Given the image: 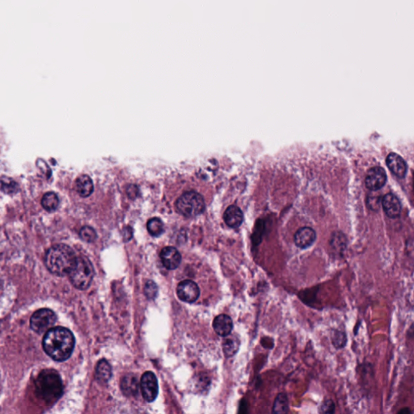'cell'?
<instances>
[{
    "label": "cell",
    "instance_id": "cell-1",
    "mask_svg": "<svg viewBox=\"0 0 414 414\" xmlns=\"http://www.w3.org/2000/svg\"><path fill=\"white\" fill-rule=\"evenodd\" d=\"M75 339L68 329L52 328L45 333L42 346L44 352L57 362H64L71 357L75 348Z\"/></svg>",
    "mask_w": 414,
    "mask_h": 414
},
{
    "label": "cell",
    "instance_id": "cell-2",
    "mask_svg": "<svg viewBox=\"0 0 414 414\" xmlns=\"http://www.w3.org/2000/svg\"><path fill=\"white\" fill-rule=\"evenodd\" d=\"M77 259L78 257L71 247L60 244L54 245L48 249L44 263L51 273L59 277H64L71 273Z\"/></svg>",
    "mask_w": 414,
    "mask_h": 414
},
{
    "label": "cell",
    "instance_id": "cell-3",
    "mask_svg": "<svg viewBox=\"0 0 414 414\" xmlns=\"http://www.w3.org/2000/svg\"><path fill=\"white\" fill-rule=\"evenodd\" d=\"M36 394L45 404L55 403L63 395V381L59 373L55 370H44L40 372L35 382Z\"/></svg>",
    "mask_w": 414,
    "mask_h": 414
},
{
    "label": "cell",
    "instance_id": "cell-4",
    "mask_svg": "<svg viewBox=\"0 0 414 414\" xmlns=\"http://www.w3.org/2000/svg\"><path fill=\"white\" fill-rule=\"evenodd\" d=\"M94 273L95 271L91 261L87 257H79L71 273H69V277L75 288L84 291L91 285Z\"/></svg>",
    "mask_w": 414,
    "mask_h": 414
},
{
    "label": "cell",
    "instance_id": "cell-5",
    "mask_svg": "<svg viewBox=\"0 0 414 414\" xmlns=\"http://www.w3.org/2000/svg\"><path fill=\"white\" fill-rule=\"evenodd\" d=\"M176 210L185 217H195L203 212L205 201L200 194L188 191L182 194L176 202Z\"/></svg>",
    "mask_w": 414,
    "mask_h": 414
},
{
    "label": "cell",
    "instance_id": "cell-6",
    "mask_svg": "<svg viewBox=\"0 0 414 414\" xmlns=\"http://www.w3.org/2000/svg\"><path fill=\"white\" fill-rule=\"evenodd\" d=\"M56 322L57 315L55 311L48 308H42L32 314L30 318V327L36 334H41L52 329Z\"/></svg>",
    "mask_w": 414,
    "mask_h": 414
},
{
    "label": "cell",
    "instance_id": "cell-7",
    "mask_svg": "<svg viewBox=\"0 0 414 414\" xmlns=\"http://www.w3.org/2000/svg\"><path fill=\"white\" fill-rule=\"evenodd\" d=\"M140 388L146 401L152 402L156 400L159 392V385L156 375L152 372H145L142 376Z\"/></svg>",
    "mask_w": 414,
    "mask_h": 414
},
{
    "label": "cell",
    "instance_id": "cell-8",
    "mask_svg": "<svg viewBox=\"0 0 414 414\" xmlns=\"http://www.w3.org/2000/svg\"><path fill=\"white\" fill-rule=\"evenodd\" d=\"M176 294L181 301L192 303L196 302L200 296V289L194 281L184 280L177 286Z\"/></svg>",
    "mask_w": 414,
    "mask_h": 414
},
{
    "label": "cell",
    "instance_id": "cell-9",
    "mask_svg": "<svg viewBox=\"0 0 414 414\" xmlns=\"http://www.w3.org/2000/svg\"><path fill=\"white\" fill-rule=\"evenodd\" d=\"M387 174L384 168L374 167L368 171L366 176V186L371 190H380L386 184Z\"/></svg>",
    "mask_w": 414,
    "mask_h": 414
},
{
    "label": "cell",
    "instance_id": "cell-10",
    "mask_svg": "<svg viewBox=\"0 0 414 414\" xmlns=\"http://www.w3.org/2000/svg\"><path fill=\"white\" fill-rule=\"evenodd\" d=\"M160 259L166 269L173 270L178 268L181 262V255L174 247H165L160 253Z\"/></svg>",
    "mask_w": 414,
    "mask_h": 414
},
{
    "label": "cell",
    "instance_id": "cell-11",
    "mask_svg": "<svg viewBox=\"0 0 414 414\" xmlns=\"http://www.w3.org/2000/svg\"><path fill=\"white\" fill-rule=\"evenodd\" d=\"M315 238H316V235H315V231L311 227L304 226L296 232L294 240H295L296 246L299 247L300 249H307L308 247L313 245Z\"/></svg>",
    "mask_w": 414,
    "mask_h": 414
},
{
    "label": "cell",
    "instance_id": "cell-12",
    "mask_svg": "<svg viewBox=\"0 0 414 414\" xmlns=\"http://www.w3.org/2000/svg\"><path fill=\"white\" fill-rule=\"evenodd\" d=\"M387 165L392 173L400 178L404 177L406 175L407 164L401 156L398 154L392 153L388 155L386 160Z\"/></svg>",
    "mask_w": 414,
    "mask_h": 414
},
{
    "label": "cell",
    "instance_id": "cell-13",
    "mask_svg": "<svg viewBox=\"0 0 414 414\" xmlns=\"http://www.w3.org/2000/svg\"><path fill=\"white\" fill-rule=\"evenodd\" d=\"M382 206L384 212L389 218H397L401 212V204L397 197L394 194H388L382 199Z\"/></svg>",
    "mask_w": 414,
    "mask_h": 414
},
{
    "label": "cell",
    "instance_id": "cell-14",
    "mask_svg": "<svg viewBox=\"0 0 414 414\" xmlns=\"http://www.w3.org/2000/svg\"><path fill=\"white\" fill-rule=\"evenodd\" d=\"M213 328L218 335L221 337L229 336L233 331V322L229 315L222 314L215 317L213 322Z\"/></svg>",
    "mask_w": 414,
    "mask_h": 414
},
{
    "label": "cell",
    "instance_id": "cell-15",
    "mask_svg": "<svg viewBox=\"0 0 414 414\" xmlns=\"http://www.w3.org/2000/svg\"><path fill=\"white\" fill-rule=\"evenodd\" d=\"M223 218L226 225L233 228H237L241 226L244 219L242 211L237 206H229L225 211Z\"/></svg>",
    "mask_w": 414,
    "mask_h": 414
},
{
    "label": "cell",
    "instance_id": "cell-16",
    "mask_svg": "<svg viewBox=\"0 0 414 414\" xmlns=\"http://www.w3.org/2000/svg\"><path fill=\"white\" fill-rule=\"evenodd\" d=\"M75 190L83 198L90 196L94 190L93 180L87 175H82L79 178H77L75 181Z\"/></svg>",
    "mask_w": 414,
    "mask_h": 414
},
{
    "label": "cell",
    "instance_id": "cell-17",
    "mask_svg": "<svg viewBox=\"0 0 414 414\" xmlns=\"http://www.w3.org/2000/svg\"><path fill=\"white\" fill-rule=\"evenodd\" d=\"M121 387L124 394L126 396H135L139 392L140 384L135 376H126L121 380Z\"/></svg>",
    "mask_w": 414,
    "mask_h": 414
},
{
    "label": "cell",
    "instance_id": "cell-18",
    "mask_svg": "<svg viewBox=\"0 0 414 414\" xmlns=\"http://www.w3.org/2000/svg\"><path fill=\"white\" fill-rule=\"evenodd\" d=\"M97 379L101 384L108 383L112 376L111 366L105 359L101 360L97 364L96 369Z\"/></svg>",
    "mask_w": 414,
    "mask_h": 414
},
{
    "label": "cell",
    "instance_id": "cell-19",
    "mask_svg": "<svg viewBox=\"0 0 414 414\" xmlns=\"http://www.w3.org/2000/svg\"><path fill=\"white\" fill-rule=\"evenodd\" d=\"M239 347H240V341L237 337L235 336L225 337L222 342V351L226 358H230L237 354Z\"/></svg>",
    "mask_w": 414,
    "mask_h": 414
},
{
    "label": "cell",
    "instance_id": "cell-20",
    "mask_svg": "<svg viewBox=\"0 0 414 414\" xmlns=\"http://www.w3.org/2000/svg\"><path fill=\"white\" fill-rule=\"evenodd\" d=\"M59 197L54 192H48L44 194L41 199V205L43 208L48 212L55 211L59 206Z\"/></svg>",
    "mask_w": 414,
    "mask_h": 414
},
{
    "label": "cell",
    "instance_id": "cell-21",
    "mask_svg": "<svg viewBox=\"0 0 414 414\" xmlns=\"http://www.w3.org/2000/svg\"><path fill=\"white\" fill-rule=\"evenodd\" d=\"M148 233L152 235V237H158L161 236L164 233V223L161 219L159 218H152L148 222Z\"/></svg>",
    "mask_w": 414,
    "mask_h": 414
},
{
    "label": "cell",
    "instance_id": "cell-22",
    "mask_svg": "<svg viewBox=\"0 0 414 414\" xmlns=\"http://www.w3.org/2000/svg\"><path fill=\"white\" fill-rule=\"evenodd\" d=\"M288 400L285 394H279L277 398L275 399L274 405H273V412L278 413H286L288 412Z\"/></svg>",
    "mask_w": 414,
    "mask_h": 414
},
{
    "label": "cell",
    "instance_id": "cell-23",
    "mask_svg": "<svg viewBox=\"0 0 414 414\" xmlns=\"http://www.w3.org/2000/svg\"><path fill=\"white\" fill-rule=\"evenodd\" d=\"M79 237L85 242L91 243L97 240V235L96 231L89 226H84L79 232Z\"/></svg>",
    "mask_w": 414,
    "mask_h": 414
},
{
    "label": "cell",
    "instance_id": "cell-24",
    "mask_svg": "<svg viewBox=\"0 0 414 414\" xmlns=\"http://www.w3.org/2000/svg\"><path fill=\"white\" fill-rule=\"evenodd\" d=\"M144 294L148 299H153L158 294V287L153 281H148L144 287Z\"/></svg>",
    "mask_w": 414,
    "mask_h": 414
},
{
    "label": "cell",
    "instance_id": "cell-25",
    "mask_svg": "<svg viewBox=\"0 0 414 414\" xmlns=\"http://www.w3.org/2000/svg\"><path fill=\"white\" fill-rule=\"evenodd\" d=\"M2 190L4 192L7 193V194H13L18 190V186L14 180H7L6 179V182H5L3 179Z\"/></svg>",
    "mask_w": 414,
    "mask_h": 414
},
{
    "label": "cell",
    "instance_id": "cell-26",
    "mask_svg": "<svg viewBox=\"0 0 414 414\" xmlns=\"http://www.w3.org/2000/svg\"><path fill=\"white\" fill-rule=\"evenodd\" d=\"M346 334L342 333V332H337L334 338V344L335 345L336 347H343L345 344H346Z\"/></svg>",
    "mask_w": 414,
    "mask_h": 414
},
{
    "label": "cell",
    "instance_id": "cell-27",
    "mask_svg": "<svg viewBox=\"0 0 414 414\" xmlns=\"http://www.w3.org/2000/svg\"><path fill=\"white\" fill-rule=\"evenodd\" d=\"M334 404L332 400H327L322 404L319 409V412H325V413H332L334 412Z\"/></svg>",
    "mask_w": 414,
    "mask_h": 414
},
{
    "label": "cell",
    "instance_id": "cell-28",
    "mask_svg": "<svg viewBox=\"0 0 414 414\" xmlns=\"http://www.w3.org/2000/svg\"><path fill=\"white\" fill-rule=\"evenodd\" d=\"M126 193H127L128 196L129 198H135L137 194H139V189H137V186L130 185V186H128Z\"/></svg>",
    "mask_w": 414,
    "mask_h": 414
},
{
    "label": "cell",
    "instance_id": "cell-29",
    "mask_svg": "<svg viewBox=\"0 0 414 414\" xmlns=\"http://www.w3.org/2000/svg\"><path fill=\"white\" fill-rule=\"evenodd\" d=\"M409 412V411H408V409H406V410H402V411H400V412Z\"/></svg>",
    "mask_w": 414,
    "mask_h": 414
}]
</instances>
